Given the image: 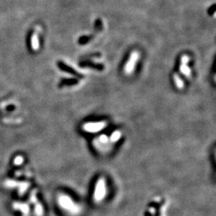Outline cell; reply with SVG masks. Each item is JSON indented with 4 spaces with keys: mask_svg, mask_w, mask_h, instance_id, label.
Instances as JSON below:
<instances>
[{
    "mask_svg": "<svg viewBox=\"0 0 216 216\" xmlns=\"http://www.w3.org/2000/svg\"><path fill=\"white\" fill-rule=\"evenodd\" d=\"M59 204L65 212L71 215H77L81 211L80 206L67 195H61L59 198Z\"/></svg>",
    "mask_w": 216,
    "mask_h": 216,
    "instance_id": "6da1fadb",
    "label": "cell"
},
{
    "mask_svg": "<svg viewBox=\"0 0 216 216\" xmlns=\"http://www.w3.org/2000/svg\"><path fill=\"white\" fill-rule=\"evenodd\" d=\"M107 194V187L103 179H99L95 182L94 188L93 198L96 202H102L106 198Z\"/></svg>",
    "mask_w": 216,
    "mask_h": 216,
    "instance_id": "7a4b0ae2",
    "label": "cell"
},
{
    "mask_svg": "<svg viewBox=\"0 0 216 216\" xmlns=\"http://www.w3.org/2000/svg\"><path fill=\"white\" fill-rule=\"evenodd\" d=\"M140 59V53L137 50H134L130 53L129 59H127V63L124 65V73L127 75H130L134 71L137 62Z\"/></svg>",
    "mask_w": 216,
    "mask_h": 216,
    "instance_id": "3957f363",
    "label": "cell"
},
{
    "mask_svg": "<svg viewBox=\"0 0 216 216\" xmlns=\"http://www.w3.org/2000/svg\"><path fill=\"white\" fill-rule=\"evenodd\" d=\"M107 126L106 122H90L84 123L82 128L88 133H97L103 130Z\"/></svg>",
    "mask_w": 216,
    "mask_h": 216,
    "instance_id": "277c9868",
    "label": "cell"
},
{
    "mask_svg": "<svg viewBox=\"0 0 216 216\" xmlns=\"http://www.w3.org/2000/svg\"><path fill=\"white\" fill-rule=\"evenodd\" d=\"M173 79H174V82H175V86H176V87L179 90L183 89L185 85H184V82H183V81H182V79H181L178 74H176V73L174 74Z\"/></svg>",
    "mask_w": 216,
    "mask_h": 216,
    "instance_id": "5b68a950",
    "label": "cell"
},
{
    "mask_svg": "<svg viewBox=\"0 0 216 216\" xmlns=\"http://www.w3.org/2000/svg\"><path fill=\"white\" fill-rule=\"evenodd\" d=\"M179 71H180L181 73L183 75H185L186 77H190L191 75V70L190 69L189 66H187V64H183V63H181L180 66H179Z\"/></svg>",
    "mask_w": 216,
    "mask_h": 216,
    "instance_id": "8992f818",
    "label": "cell"
},
{
    "mask_svg": "<svg viewBox=\"0 0 216 216\" xmlns=\"http://www.w3.org/2000/svg\"><path fill=\"white\" fill-rule=\"evenodd\" d=\"M120 138H121V132L119 131V130H116V131H114V132H113L112 134H111V135L110 136L109 140H111V142H113V143H115V142L119 140Z\"/></svg>",
    "mask_w": 216,
    "mask_h": 216,
    "instance_id": "52a82bcc",
    "label": "cell"
},
{
    "mask_svg": "<svg viewBox=\"0 0 216 216\" xmlns=\"http://www.w3.org/2000/svg\"><path fill=\"white\" fill-rule=\"evenodd\" d=\"M190 61V58L188 55H182L181 57V63H183V64H187L189 63Z\"/></svg>",
    "mask_w": 216,
    "mask_h": 216,
    "instance_id": "ba28073f",
    "label": "cell"
}]
</instances>
